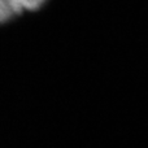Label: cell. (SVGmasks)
<instances>
[{
  "mask_svg": "<svg viewBox=\"0 0 148 148\" xmlns=\"http://www.w3.org/2000/svg\"><path fill=\"white\" fill-rule=\"evenodd\" d=\"M46 0H0V23L20 16L22 12L36 10Z\"/></svg>",
  "mask_w": 148,
  "mask_h": 148,
  "instance_id": "1",
  "label": "cell"
}]
</instances>
